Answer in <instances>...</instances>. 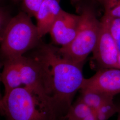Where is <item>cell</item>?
<instances>
[{
    "label": "cell",
    "instance_id": "1",
    "mask_svg": "<svg viewBox=\"0 0 120 120\" xmlns=\"http://www.w3.org/2000/svg\"><path fill=\"white\" fill-rule=\"evenodd\" d=\"M35 57L42 65L48 94L60 120L66 114L75 95L82 88L85 78L83 65L65 58L58 48L49 45H42Z\"/></svg>",
    "mask_w": 120,
    "mask_h": 120
},
{
    "label": "cell",
    "instance_id": "2",
    "mask_svg": "<svg viewBox=\"0 0 120 120\" xmlns=\"http://www.w3.org/2000/svg\"><path fill=\"white\" fill-rule=\"evenodd\" d=\"M31 18L24 11L11 18L0 42V51L4 60L23 56L38 45L41 38Z\"/></svg>",
    "mask_w": 120,
    "mask_h": 120
},
{
    "label": "cell",
    "instance_id": "3",
    "mask_svg": "<svg viewBox=\"0 0 120 120\" xmlns=\"http://www.w3.org/2000/svg\"><path fill=\"white\" fill-rule=\"evenodd\" d=\"M0 115L4 120H59L24 86L2 96Z\"/></svg>",
    "mask_w": 120,
    "mask_h": 120
},
{
    "label": "cell",
    "instance_id": "4",
    "mask_svg": "<svg viewBox=\"0 0 120 120\" xmlns=\"http://www.w3.org/2000/svg\"><path fill=\"white\" fill-rule=\"evenodd\" d=\"M80 21L75 38L69 45L58 48L60 54L73 62L83 65L93 53L98 37L100 21L93 9L85 7L81 9Z\"/></svg>",
    "mask_w": 120,
    "mask_h": 120
},
{
    "label": "cell",
    "instance_id": "5",
    "mask_svg": "<svg viewBox=\"0 0 120 120\" xmlns=\"http://www.w3.org/2000/svg\"><path fill=\"white\" fill-rule=\"evenodd\" d=\"M15 59L20 69L23 86L30 90L44 107L58 118L48 94L44 72L40 61L35 56H22Z\"/></svg>",
    "mask_w": 120,
    "mask_h": 120
},
{
    "label": "cell",
    "instance_id": "6",
    "mask_svg": "<svg viewBox=\"0 0 120 120\" xmlns=\"http://www.w3.org/2000/svg\"><path fill=\"white\" fill-rule=\"evenodd\" d=\"M114 20L105 11L100 20L98 37L93 52L94 58L99 69H120V51L112 31Z\"/></svg>",
    "mask_w": 120,
    "mask_h": 120
},
{
    "label": "cell",
    "instance_id": "7",
    "mask_svg": "<svg viewBox=\"0 0 120 120\" xmlns=\"http://www.w3.org/2000/svg\"><path fill=\"white\" fill-rule=\"evenodd\" d=\"M80 92H93L114 97L120 94V69H99L93 76L85 78Z\"/></svg>",
    "mask_w": 120,
    "mask_h": 120
},
{
    "label": "cell",
    "instance_id": "8",
    "mask_svg": "<svg viewBox=\"0 0 120 120\" xmlns=\"http://www.w3.org/2000/svg\"><path fill=\"white\" fill-rule=\"evenodd\" d=\"M80 21L79 14L62 9L49 32L53 42L61 47L69 45L75 37Z\"/></svg>",
    "mask_w": 120,
    "mask_h": 120
},
{
    "label": "cell",
    "instance_id": "9",
    "mask_svg": "<svg viewBox=\"0 0 120 120\" xmlns=\"http://www.w3.org/2000/svg\"><path fill=\"white\" fill-rule=\"evenodd\" d=\"M60 0H43L35 17L37 19V27L41 38L49 33L52 26L62 9Z\"/></svg>",
    "mask_w": 120,
    "mask_h": 120
},
{
    "label": "cell",
    "instance_id": "10",
    "mask_svg": "<svg viewBox=\"0 0 120 120\" xmlns=\"http://www.w3.org/2000/svg\"><path fill=\"white\" fill-rule=\"evenodd\" d=\"M1 82L4 86V94L23 86L20 70L15 59L4 61Z\"/></svg>",
    "mask_w": 120,
    "mask_h": 120
},
{
    "label": "cell",
    "instance_id": "11",
    "mask_svg": "<svg viewBox=\"0 0 120 120\" xmlns=\"http://www.w3.org/2000/svg\"><path fill=\"white\" fill-rule=\"evenodd\" d=\"M78 99L94 111L103 104L113 100L114 97L107 95L93 92H80Z\"/></svg>",
    "mask_w": 120,
    "mask_h": 120
},
{
    "label": "cell",
    "instance_id": "12",
    "mask_svg": "<svg viewBox=\"0 0 120 120\" xmlns=\"http://www.w3.org/2000/svg\"><path fill=\"white\" fill-rule=\"evenodd\" d=\"M93 111L90 107L78 98L73 103L63 118L68 120H82Z\"/></svg>",
    "mask_w": 120,
    "mask_h": 120
},
{
    "label": "cell",
    "instance_id": "13",
    "mask_svg": "<svg viewBox=\"0 0 120 120\" xmlns=\"http://www.w3.org/2000/svg\"><path fill=\"white\" fill-rule=\"evenodd\" d=\"M118 105L114 103L113 100L103 104L95 110V116L98 120H108L118 111Z\"/></svg>",
    "mask_w": 120,
    "mask_h": 120
},
{
    "label": "cell",
    "instance_id": "14",
    "mask_svg": "<svg viewBox=\"0 0 120 120\" xmlns=\"http://www.w3.org/2000/svg\"><path fill=\"white\" fill-rule=\"evenodd\" d=\"M105 11L114 19H120V0H104Z\"/></svg>",
    "mask_w": 120,
    "mask_h": 120
},
{
    "label": "cell",
    "instance_id": "15",
    "mask_svg": "<svg viewBox=\"0 0 120 120\" xmlns=\"http://www.w3.org/2000/svg\"><path fill=\"white\" fill-rule=\"evenodd\" d=\"M43 0H23L24 12L30 17H35Z\"/></svg>",
    "mask_w": 120,
    "mask_h": 120
},
{
    "label": "cell",
    "instance_id": "16",
    "mask_svg": "<svg viewBox=\"0 0 120 120\" xmlns=\"http://www.w3.org/2000/svg\"><path fill=\"white\" fill-rule=\"evenodd\" d=\"M11 18L5 11L0 8V42L5 30Z\"/></svg>",
    "mask_w": 120,
    "mask_h": 120
},
{
    "label": "cell",
    "instance_id": "17",
    "mask_svg": "<svg viewBox=\"0 0 120 120\" xmlns=\"http://www.w3.org/2000/svg\"><path fill=\"white\" fill-rule=\"evenodd\" d=\"M82 120H98L97 119V117L95 116L94 112H93L92 113H91L90 114H89L88 116H87L84 119Z\"/></svg>",
    "mask_w": 120,
    "mask_h": 120
},
{
    "label": "cell",
    "instance_id": "18",
    "mask_svg": "<svg viewBox=\"0 0 120 120\" xmlns=\"http://www.w3.org/2000/svg\"><path fill=\"white\" fill-rule=\"evenodd\" d=\"M118 107H119L118 111L117 113L118 114V115H117V117L116 120H120V106L118 105Z\"/></svg>",
    "mask_w": 120,
    "mask_h": 120
},
{
    "label": "cell",
    "instance_id": "19",
    "mask_svg": "<svg viewBox=\"0 0 120 120\" xmlns=\"http://www.w3.org/2000/svg\"><path fill=\"white\" fill-rule=\"evenodd\" d=\"M72 2H78V1H80L82 0H70Z\"/></svg>",
    "mask_w": 120,
    "mask_h": 120
},
{
    "label": "cell",
    "instance_id": "20",
    "mask_svg": "<svg viewBox=\"0 0 120 120\" xmlns=\"http://www.w3.org/2000/svg\"><path fill=\"white\" fill-rule=\"evenodd\" d=\"M98 1H99V2L103 4V1H104V0H97Z\"/></svg>",
    "mask_w": 120,
    "mask_h": 120
},
{
    "label": "cell",
    "instance_id": "21",
    "mask_svg": "<svg viewBox=\"0 0 120 120\" xmlns=\"http://www.w3.org/2000/svg\"><path fill=\"white\" fill-rule=\"evenodd\" d=\"M2 96L1 95V94H0V99L2 98Z\"/></svg>",
    "mask_w": 120,
    "mask_h": 120
},
{
    "label": "cell",
    "instance_id": "22",
    "mask_svg": "<svg viewBox=\"0 0 120 120\" xmlns=\"http://www.w3.org/2000/svg\"><path fill=\"white\" fill-rule=\"evenodd\" d=\"M13 0L14 1H20V0Z\"/></svg>",
    "mask_w": 120,
    "mask_h": 120
},
{
    "label": "cell",
    "instance_id": "23",
    "mask_svg": "<svg viewBox=\"0 0 120 120\" xmlns=\"http://www.w3.org/2000/svg\"><path fill=\"white\" fill-rule=\"evenodd\" d=\"M0 82H1V73H0Z\"/></svg>",
    "mask_w": 120,
    "mask_h": 120
},
{
    "label": "cell",
    "instance_id": "24",
    "mask_svg": "<svg viewBox=\"0 0 120 120\" xmlns=\"http://www.w3.org/2000/svg\"><path fill=\"white\" fill-rule=\"evenodd\" d=\"M60 120H66L65 119H64V118H62V119H61Z\"/></svg>",
    "mask_w": 120,
    "mask_h": 120
},
{
    "label": "cell",
    "instance_id": "25",
    "mask_svg": "<svg viewBox=\"0 0 120 120\" xmlns=\"http://www.w3.org/2000/svg\"><path fill=\"white\" fill-rule=\"evenodd\" d=\"M65 120H66V119H65Z\"/></svg>",
    "mask_w": 120,
    "mask_h": 120
},
{
    "label": "cell",
    "instance_id": "26",
    "mask_svg": "<svg viewBox=\"0 0 120 120\" xmlns=\"http://www.w3.org/2000/svg\"></svg>",
    "mask_w": 120,
    "mask_h": 120
}]
</instances>
